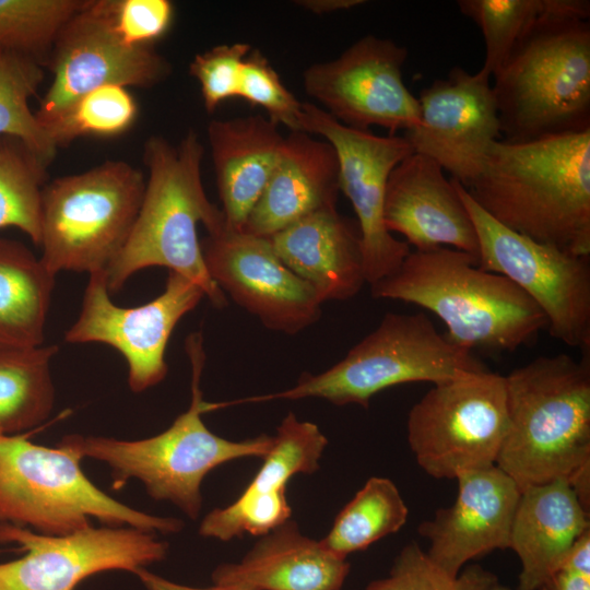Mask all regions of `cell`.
Listing matches in <instances>:
<instances>
[{"label":"cell","mask_w":590,"mask_h":590,"mask_svg":"<svg viewBox=\"0 0 590 590\" xmlns=\"http://www.w3.org/2000/svg\"><path fill=\"white\" fill-rule=\"evenodd\" d=\"M465 190L507 228L590 257V129L499 139Z\"/></svg>","instance_id":"cell-1"},{"label":"cell","mask_w":590,"mask_h":590,"mask_svg":"<svg viewBox=\"0 0 590 590\" xmlns=\"http://www.w3.org/2000/svg\"><path fill=\"white\" fill-rule=\"evenodd\" d=\"M590 352L539 356L505 376L508 427L496 465L522 489L568 482L590 509Z\"/></svg>","instance_id":"cell-2"},{"label":"cell","mask_w":590,"mask_h":590,"mask_svg":"<svg viewBox=\"0 0 590 590\" xmlns=\"http://www.w3.org/2000/svg\"><path fill=\"white\" fill-rule=\"evenodd\" d=\"M590 2L545 0L544 14L492 76L502 139L590 129Z\"/></svg>","instance_id":"cell-3"},{"label":"cell","mask_w":590,"mask_h":590,"mask_svg":"<svg viewBox=\"0 0 590 590\" xmlns=\"http://www.w3.org/2000/svg\"><path fill=\"white\" fill-rule=\"evenodd\" d=\"M370 290L375 298L401 300L435 314L447 328L446 339L470 352H514L547 327L542 310L516 284L449 247L411 250L396 272Z\"/></svg>","instance_id":"cell-4"},{"label":"cell","mask_w":590,"mask_h":590,"mask_svg":"<svg viewBox=\"0 0 590 590\" xmlns=\"http://www.w3.org/2000/svg\"><path fill=\"white\" fill-rule=\"evenodd\" d=\"M203 154L192 130L178 144L162 135L145 141L148 177L141 205L122 249L104 272L110 293L140 270L163 267L198 284L213 306L226 305L225 294L208 273L198 238L199 224L210 232L225 221L202 185Z\"/></svg>","instance_id":"cell-5"},{"label":"cell","mask_w":590,"mask_h":590,"mask_svg":"<svg viewBox=\"0 0 590 590\" xmlns=\"http://www.w3.org/2000/svg\"><path fill=\"white\" fill-rule=\"evenodd\" d=\"M186 350L192 371L191 402L167 429L138 440L67 435L59 445L82 459L106 463L116 488L130 479L139 480L153 499L170 502L196 519L202 507L204 477L229 461L263 458L272 446L273 436L233 441L212 433L202 420L204 413L213 411V404L203 400L200 388L205 359L201 333L196 332L187 339Z\"/></svg>","instance_id":"cell-6"},{"label":"cell","mask_w":590,"mask_h":590,"mask_svg":"<svg viewBox=\"0 0 590 590\" xmlns=\"http://www.w3.org/2000/svg\"><path fill=\"white\" fill-rule=\"evenodd\" d=\"M82 458L58 444L46 447L24 435H0V524L50 535L88 528L94 518L106 527H132L177 533L184 522L122 504L94 485Z\"/></svg>","instance_id":"cell-7"},{"label":"cell","mask_w":590,"mask_h":590,"mask_svg":"<svg viewBox=\"0 0 590 590\" xmlns=\"http://www.w3.org/2000/svg\"><path fill=\"white\" fill-rule=\"evenodd\" d=\"M485 369L472 352L449 342L424 312H387L377 328L329 369L304 373L286 390L233 403L319 398L367 409L376 393L402 384L438 385Z\"/></svg>","instance_id":"cell-8"},{"label":"cell","mask_w":590,"mask_h":590,"mask_svg":"<svg viewBox=\"0 0 590 590\" xmlns=\"http://www.w3.org/2000/svg\"><path fill=\"white\" fill-rule=\"evenodd\" d=\"M145 188L143 173L125 161L46 184L42 196L40 259L61 271L105 272L122 249Z\"/></svg>","instance_id":"cell-9"},{"label":"cell","mask_w":590,"mask_h":590,"mask_svg":"<svg viewBox=\"0 0 590 590\" xmlns=\"http://www.w3.org/2000/svg\"><path fill=\"white\" fill-rule=\"evenodd\" d=\"M508 427L505 376L485 369L434 385L410 410L408 441L435 479L496 464Z\"/></svg>","instance_id":"cell-10"},{"label":"cell","mask_w":590,"mask_h":590,"mask_svg":"<svg viewBox=\"0 0 590 590\" xmlns=\"http://www.w3.org/2000/svg\"><path fill=\"white\" fill-rule=\"evenodd\" d=\"M452 180L476 232L477 267L504 275L522 290L544 314L552 338L582 353L590 352L589 257L507 228Z\"/></svg>","instance_id":"cell-11"},{"label":"cell","mask_w":590,"mask_h":590,"mask_svg":"<svg viewBox=\"0 0 590 590\" xmlns=\"http://www.w3.org/2000/svg\"><path fill=\"white\" fill-rule=\"evenodd\" d=\"M299 130L322 137L337 153L340 191L357 216L365 281L371 285L389 276L411 252L385 224L388 178L413 153L410 143L404 137L346 127L312 103H303Z\"/></svg>","instance_id":"cell-12"},{"label":"cell","mask_w":590,"mask_h":590,"mask_svg":"<svg viewBox=\"0 0 590 590\" xmlns=\"http://www.w3.org/2000/svg\"><path fill=\"white\" fill-rule=\"evenodd\" d=\"M0 543H14L24 555L0 563V590H74L107 570L135 573L165 559L168 544L132 527L90 526L63 535L1 523Z\"/></svg>","instance_id":"cell-13"},{"label":"cell","mask_w":590,"mask_h":590,"mask_svg":"<svg viewBox=\"0 0 590 590\" xmlns=\"http://www.w3.org/2000/svg\"><path fill=\"white\" fill-rule=\"evenodd\" d=\"M205 297L191 280L169 271L164 291L137 306L120 307L110 298L104 272L88 275L75 322L64 334L72 344L102 343L118 351L128 366V385L143 392L167 374L165 353L180 321Z\"/></svg>","instance_id":"cell-14"},{"label":"cell","mask_w":590,"mask_h":590,"mask_svg":"<svg viewBox=\"0 0 590 590\" xmlns=\"http://www.w3.org/2000/svg\"><path fill=\"white\" fill-rule=\"evenodd\" d=\"M406 57L405 47L367 35L338 58L309 66L303 86L346 127L369 130L378 126L390 134L408 131L418 123L420 106L403 81Z\"/></svg>","instance_id":"cell-15"},{"label":"cell","mask_w":590,"mask_h":590,"mask_svg":"<svg viewBox=\"0 0 590 590\" xmlns=\"http://www.w3.org/2000/svg\"><path fill=\"white\" fill-rule=\"evenodd\" d=\"M47 68L52 80L35 111L40 123L102 85L150 88L172 73L154 46H133L118 35L106 0H86L60 32Z\"/></svg>","instance_id":"cell-16"},{"label":"cell","mask_w":590,"mask_h":590,"mask_svg":"<svg viewBox=\"0 0 590 590\" xmlns=\"http://www.w3.org/2000/svg\"><path fill=\"white\" fill-rule=\"evenodd\" d=\"M209 275L268 329L295 334L315 323L323 304L278 257L269 239L224 221L201 241Z\"/></svg>","instance_id":"cell-17"},{"label":"cell","mask_w":590,"mask_h":590,"mask_svg":"<svg viewBox=\"0 0 590 590\" xmlns=\"http://www.w3.org/2000/svg\"><path fill=\"white\" fill-rule=\"evenodd\" d=\"M489 79L453 67L447 78L421 91L418 123L403 135L414 153L435 161L465 188L480 173L491 145L502 139Z\"/></svg>","instance_id":"cell-18"},{"label":"cell","mask_w":590,"mask_h":590,"mask_svg":"<svg viewBox=\"0 0 590 590\" xmlns=\"http://www.w3.org/2000/svg\"><path fill=\"white\" fill-rule=\"evenodd\" d=\"M455 503L420 523L429 541L426 552L451 576L470 560L495 550L509 548L510 531L521 494L518 484L496 464L456 477Z\"/></svg>","instance_id":"cell-19"},{"label":"cell","mask_w":590,"mask_h":590,"mask_svg":"<svg viewBox=\"0 0 590 590\" xmlns=\"http://www.w3.org/2000/svg\"><path fill=\"white\" fill-rule=\"evenodd\" d=\"M327 445L316 424L299 421L290 412L248 486L233 504L210 511L200 523L199 534L220 541L244 534L262 536L290 520L287 483L296 474L316 472Z\"/></svg>","instance_id":"cell-20"},{"label":"cell","mask_w":590,"mask_h":590,"mask_svg":"<svg viewBox=\"0 0 590 590\" xmlns=\"http://www.w3.org/2000/svg\"><path fill=\"white\" fill-rule=\"evenodd\" d=\"M432 158L412 153L391 172L385 198L387 229L417 251L449 247L479 258L473 222L453 180Z\"/></svg>","instance_id":"cell-21"},{"label":"cell","mask_w":590,"mask_h":590,"mask_svg":"<svg viewBox=\"0 0 590 590\" xmlns=\"http://www.w3.org/2000/svg\"><path fill=\"white\" fill-rule=\"evenodd\" d=\"M268 239L281 261L322 303L352 298L366 282L358 228L335 204L311 212Z\"/></svg>","instance_id":"cell-22"},{"label":"cell","mask_w":590,"mask_h":590,"mask_svg":"<svg viewBox=\"0 0 590 590\" xmlns=\"http://www.w3.org/2000/svg\"><path fill=\"white\" fill-rule=\"evenodd\" d=\"M339 191L333 146L309 133L291 131L241 229L268 238L318 209L337 204Z\"/></svg>","instance_id":"cell-23"},{"label":"cell","mask_w":590,"mask_h":590,"mask_svg":"<svg viewBox=\"0 0 590 590\" xmlns=\"http://www.w3.org/2000/svg\"><path fill=\"white\" fill-rule=\"evenodd\" d=\"M350 563L291 519L261 536L238 563L217 566L212 581L250 590H341Z\"/></svg>","instance_id":"cell-24"},{"label":"cell","mask_w":590,"mask_h":590,"mask_svg":"<svg viewBox=\"0 0 590 590\" xmlns=\"http://www.w3.org/2000/svg\"><path fill=\"white\" fill-rule=\"evenodd\" d=\"M587 531L589 510L568 482L522 488L509 542L521 563L518 590H540Z\"/></svg>","instance_id":"cell-25"},{"label":"cell","mask_w":590,"mask_h":590,"mask_svg":"<svg viewBox=\"0 0 590 590\" xmlns=\"http://www.w3.org/2000/svg\"><path fill=\"white\" fill-rule=\"evenodd\" d=\"M208 139L226 224L241 229L278 164L285 137L260 115L212 120Z\"/></svg>","instance_id":"cell-26"},{"label":"cell","mask_w":590,"mask_h":590,"mask_svg":"<svg viewBox=\"0 0 590 590\" xmlns=\"http://www.w3.org/2000/svg\"><path fill=\"white\" fill-rule=\"evenodd\" d=\"M55 279L25 245L0 236V346L43 345Z\"/></svg>","instance_id":"cell-27"},{"label":"cell","mask_w":590,"mask_h":590,"mask_svg":"<svg viewBox=\"0 0 590 590\" xmlns=\"http://www.w3.org/2000/svg\"><path fill=\"white\" fill-rule=\"evenodd\" d=\"M57 345L0 346V435H19L46 421L55 404L51 362Z\"/></svg>","instance_id":"cell-28"},{"label":"cell","mask_w":590,"mask_h":590,"mask_svg":"<svg viewBox=\"0 0 590 590\" xmlns=\"http://www.w3.org/2000/svg\"><path fill=\"white\" fill-rule=\"evenodd\" d=\"M408 516L409 509L396 484L387 477L374 476L338 514L320 541L332 553L346 558L399 531Z\"/></svg>","instance_id":"cell-29"},{"label":"cell","mask_w":590,"mask_h":590,"mask_svg":"<svg viewBox=\"0 0 590 590\" xmlns=\"http://www.w3.org/2000/svg\"><path fill=\"white\" fill-rule=\"evenodd\" d=\"M48 166L19 139L0 137V228H17L38 247Z\"/></svg>","instance_id":"cell-30"},{"label":"cell","mask_w":590,"mask_h":590,"mask_svg":"<svg viewBox=\"0 0 590 590\" xmlns=\"http://www.w3.org/2000/svg\"><path fill=\"white\" fill-rule=\"evenodd\" d=\"M138 111L137 101L128 87L108 84L81 95L42 125L59 149L81 137L123 134L135 122Z\"/></svg>","instance_id":"cell-31"},{"label":"cell","mask_w":590,"mask_h":590,"mask_svg":"<svg viewBox=\"0 0 590 590\" xmlns=\"http://www.w3.org/2000/svg\"><path fill=\"white\" fill-rule=\"evenodd\" d=\"M44 78L43 66L0 48V137L19 139L49 165L58 149L28 105Z\"/></svg>","instance_id":"cell-32"},{"label":"cell","mask_w":590,"mask_h":590,"mask_svg":"<svg viewBox=\"0 0 590 590\" xmlns=\"http://www.w3.org/2000/svg\"><path fill=\"white\" fill-rule=\"evenodd\" d=\"M86 0H0V48L46 68L66 24Z\"/></svg>","instance_id":"cell-33"},{"label":"cell","mask_w":590,"mask_h":590,"mask_svg":"<svg viewBox=\"0 0 590 590\" xmlns=\"http://www.w3.org/2000/svg\"><path fill=\"white\" fill-rule=\"evenodd\" d=\"M457 5L482 32L485 59L480 72L488 78L545 11V0H459Z\"/></svg>","instance_id":"cell-34"},{"label":"cell","mask_w":590,"mask_h":590,"mask_svg":"<svg viewBox=\"0 0 590 590\" xmlns=\"http://www.w3.org/2000/svg\"><path fill=\"white\" fill-rule=\"evenodd\" d=\"M496 582V575L480 565L451 576L412 542L394 558L388 576L373 580L365 590H488Z\"/></svg>","instance_id":"cell-35"},{"label":"cell","mask_w":590,"mask_h":590,"mask_svg":"<svg viewBox=\"0 0 590 590\" xmlns=\"http://www.w3.org/2000/svg\"><path fill=\"white\" fill-rule=\"evenodd\" d=\"M237 97L262 107L269 118L291 131H300L303 103L281 81L268 58L258 49L246 56L239 76Z\"/></svg>","instance_id":"cell-36"},{"label":"cell","mask_w":590,"mask_h":590,"mask_svg":"<svg viewBox=\"0 0 590 590\" xmlns=\"http://www.w3.org/2000/svg\"><path fill=\"white\" fill-rule=\"evenodd\" d=\"M250 50L246 43L223 44L193 57L189 74L200 84L208 113H213L228 98L237 97L241 66Z\"/></svg>","instance_id":"cell-37"},{"label":"cell","mask_w":590,"mask_h":590,"mask_svg":"<svg viewBox=\"0 0 590 590\" xmlns=\"http://www.w3.org/2000/svg\"><path fill=\"white\" fill-rule=\"evenodd\" d=\"M106 7L115 31L133 46H154L174 19L168 0H106Z\"/></svg>","instance_id":"cell-38"},{"label":"cell","mask_w":590,"mask_h":590,"mask_svg":"<svg viewBox=\"0 0 590 590\" xmlns=\"http://www.w3.org/2000/svg\"><path fill=\"white\" fill-rule=\"evenodd\" d=\"M540 590H590V532L576 541Z\"/></svg>","instance_id":"cell-39"},{"label":"cell","mask_w":590,"mask_h":590,"mask_svg":"<svg viewBox=\"0 0 590 590\" xmlns=\"http://www.w3.org/2000/svg\"><path fill=\"white\" fill-rule=\"evenodd\" d=\"M134 575L140 579L145 590H250L236 585H217L208 588L190 587L175 581L168 580L160 575H156L146 568L138 569Z\"/></svg>","instance_id":"cell-40"},{"label":"cell","mask_w":590,"mask_h":590,"mask_svg":"<svg viewBox=\"0 0 590 590\" xmlns=\"http://www.w3.org/2000/svg\"><path fill=\"white\" fill-rule=\"evenodd\" d=\"M296 5L315 14H326L344 11L364 4L363 0H302L295 1Z\"/></svg>","instance_id":"cell-41"},{"label":"cell","mask_w":590,"mask_h":590,"mask_svg":"<svg viewBox=\"0 0 590 590\" xmlns=\"http://www.w3.org/2000/svg\"><path fill=\"white\" fill-rule=\"evenodd\" d=\"M488 590H514L511 588H508L506 586H503L498 582H496L495 585H493Z\"/></svg>","instance_id":"cell-42"}]
</instances>
